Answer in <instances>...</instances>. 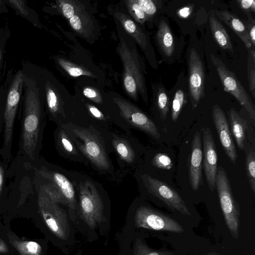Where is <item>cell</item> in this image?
I'll return each mask as SVG.
<instances>
[{
  "label": "cell",
  "instance_id": "6da1fadb",
  "mask_svg": "<svg viewBox=\"0 0 255 255\" xmlns=\"http://www.w3.org/2000/svg\"><path fill=\"white\" fill-rule=\"evenodd\" d=\"M119 42L117 52L123 66L124 87L128 96L135 101L139 94L147 103L148 98L145 82L144 61L137 49L136 43L120 25L117 26Z\"/></svg>",
  "mask_w": 255,
  "mask_h": 255
},
{
  "label": "cell",
  "instance_id": "7a4b0ae2",
  "mask_svg": "<svg viewBox=\"0 0 255 255\" xmlns=\"http://www.w3.org/2000/svg\"><path fill=\"white\" fill-rule=\"evenodd\" d=\"M61 127L90 165L101 174H115V168L109 156L111 151L101 131L93 125L84 128L70 123Z\"/></svg>",
  "mask_w": 255,
  "mask_h": 255
},
{
  "label": "cell",
  "instance_id": "3957f363",
  "mask_svg": "<svg viewBox=\"0 0 255 255\" xmlns=\"http://www.w3.org/2000/svg\"><path fill=\"white\" fill-rule=\"evenodd\" d=\"M25 80V98L22 125L21 149L31 160L38 157L45 126L38 89L33 79Z\"/></svg>",
  "mask_w": 255,
  "mask_h": 255
},
{
  "label": "cell",
  "instance_id": "277c9868",
  "mask_svg": "<svg viewBox=\"0 0 255 255\" xmlns=\"http://www.w3.org/2000/svg\"><path fill=\"white\" fill-rule=\"evenodd\" d=\"M38 173L43 179L40 185L54 200L66 207L74 221L78 205L77 173L52 165L42 166Z\"/></svg>",
  "mask_w": 255,
  "mask_h": 255
},
{
  "label": "cell",
  "instance_id": "5b68a950",
  "mask_svg": "<svg viewBox=\"0 0 255 255\" xmlns=\"http://www.w3.org/2000/svg\"><path fill=\"white\" fill-rule=\"evenodd\" d=\"M76 188L78 197L76 215L92 230L105 224L106 192L102 186L77 173Z\"/></svg>",
  "mask_w": 255,
  "mask_h": 255
},
{
  "label": "cell",
  "instance_id": "8992f818",
  "mask_svg": "<svg viewBox=\"0 0 255 255\" xmlns=\"http://www.w3.org/2000/svg\"><path fill=\"white\" fill-rule=\"evenodd\" d=\"M37 203L39 213L50 234L64 247L71 245L74 239V228L68 211L41 186Z\"/></svg>",
  "mask_w": 255,
  "mask_h": 255
},
{
  "label": "cell",
  "instance_id": "52a82bcc",
  "mask_svg": "<svg viewBox=\"0 0 255 255\" xmlns=\"http://www.w3.org/2000/svg\"><path fill=\"white\" fill-rule=\"evenodd\" d=\"M128 225L133 229L168 231L176 233L184 232L183 227L175 220L150 207L138 204L134 201L129 208Z\"/></svg>",
  "mask_w": 255,
  "mask_h": 255
},
{
  "label": "cell",
  "instance_id": "ba28073f",
  "mask_svg": "<svg viewBox=\"0 0 255 255\" xmlns=\"http://www.w3.org/2000/svg\"><path fill=\"white\" fill-rule=\"evenodd\" d=\"M216 188L224 220L231 235L239 236L240 211L233 196L227 174L222 166L217 168Z\"/></svg>",
  "mask_w": 255,
  "mask_h": 255
},
{
  "label": "cell",
  "instance_id": "9c48e42d",
  "mask_svg": "<svg viewBox=\"0 0 255 255\" xmlns=\"http://www.w3.org/2000/svg\"><path fill=\"white\" fill-rule=\"evenodd\" d=\"M113 101L119 109L120 118L119 127L127 133L131 128L141 130L155 139H159L160 134L154 122L137 107L119 97H114Z\"/></svg>",
  "mask_w": 255,
  "mask_h": 255
},
{
  "label": "cell",
  "instance_id": "30bf717a",
  "mask_svg": "<svg viewBox=\"0 0 255 255\" xmlns=\"http://www.w3.org/2000/svg\"><path fill=\"white\" fill-rule=\"evenodd\" d=\"M134 176L148 193L162 201L170 209L186 216H191L184 201L169 185L147 173L136 172Z\"/></svg>",
  "mask_w": 255,
  "mask_h": 255
},
{
  "label": "cell",
  "instance_id": "8fae6325",
  "mask_svg": "<svg viewBox=\"0 0 255 255\" xmlns=\"http://www.w3.org/2000/svg\"><path fill=\"white\" fill-rule=\"evenodd\" d=\"M23 75L21 71L16 74L7 95L4 111L3 143L0 150L5 162L11 158V149L14 123L22 90Z\"/></svg>",
  "mask_w": 255,
  "mask_h": 255
},
{
  "label": "cell",
  "instance_id": "7c38bea8",
  "mask_svg": "<svg viewBox=\"0 0 255 255\" xmlns=\"http://www.w3.org/2000/svg\"><path fill=\"white\" fill-rule=\"evenodd\" d=\"M210 58L224 91L233 96L247 111L251 118L255 120V106L235 73L229 70L219 58L213 54H211Z\"/></svg>",
  "mask_w": 255,
  "mask_h": 255
},
{
  "label": "cell",
  "instance_id": "4fadbf2b",
  "mask_svg": "<svg viewBox=\"0 0 255 255\" xmlns=\"http://www.w3.org/2000/svg\"><path fill=\"white\" fill-rule=\"evenodd\" d=\"M126 134H121L110 129L106 130L104 133L110 149L117 155L120 169L125 173L133 168L137 158L131 136Z\"/></svg>",
  "mask_w": 255,
  "mask_h": 255
},
{
  "label": "cell",
  "instance_id": "5bb4252c",
  "mask_svg": "<svg viewBox=\"0 0 255 255\" xmlns=\"http://www.w3.org/2000/svg\"><path fill=\"white\" fill-rule=\"evenodd\" d=\"M114 15L125 31L141 49L151 66L156 68L157 64L154 50L147 33L127 14L117 11Z\"/></svg>",
  "mask_w": 255,
  "mask_h": 255
},
{
  "label": "cell",
  "instance_id": "9a60e30c",
  "mask_svg": "<svg viewBox=\"0 0 255 255\" xmlns=\"http://www.w3.org/2000/svg\"><path fill=\"white\" fill-rule=\"evenodd\" d=\"M188 67L189 96L194 109L205 96V71L202 59L194 48L189 53Z\"/></svg>",
  "mask_w": 255,
  "mask_h": 255
},
{
  "label": "cell",
  "instance_id": "2e32d148",
  "mask_svg": "<svg viewBox=\"0 0 255 255\" xmlns=\"http://www.w3.org/2000/svg\"><path fill=\"white\" fill-rule=\"evenodd\" d=\"M201 130L203 147V168L209 188L213 192L216 188L218 168L216 144L209 128L202 127Z\"/></svg>",
  "mask_w": 255,
  "mask_h": 255
},
{
  "label": "cell",
  "instance_id": "e0dca14e",
  "mask_svg": "<svg viewBox=\"0 0 255 255\" xmlns=\"http://www.w3.org/2000/svg\"><path fill=\"white\" fill-rule=\"evenodd\" d=\"M212 118L222 147L231 162L235 165L237 159L236 146L225 113L218 105L213 107Z\"/></svg>",
  "mask_w": 255,
  "mask_h": 255
},
{
  "label": "cell",
  "instance_id": "ac0fdd59",
  "mask_svg": "<svg viewBox=\"0 0 255 255\" xmlns=\"http://www.w3.org/2000/svg\"><path fill=\"white\" fill-rule=\"evenodd\" d=\"M203 151L201 133L197 131L194 134L188 162L189 180L194 191H197L203 185Z\"/></svg>",
  "mask_w": 255,
  "mask_h": 255
},
{
  "label": "cell",
  "instance_id": "d6986e66",
  "mask_svg": "<svg viewBox=\"0 0 255 255\" xmlns=\"http://www.w3.org/2000/svg\"><path fill=\"white\" fill-rule=\"evenodd\" d=\"M54 137L56 150L61 156L73 162L90 165L61 126H57Z\"/></svg>",
  "mask_w": 255,
  "mask_h": 255
},
{
  "label": "cell",
  "instance_id": "ffe728a7",
  "mask_svg": "<svg viewBox=\"0 0 255 255\" xmlns=\"http://www.w3.org/2000/svg\"><path fill=\"white\" fill-rule=\"evenodd\" d=\"M214 12L220 20L223 21L234 31L248 49L254 48L245 24L236 15L226 10H216Z\"/></svg>",
  "mask_w": 255,
  "mask_h": 255
},
{
  "label": "cell",
  "instance_id": "44dd1931",
  "mask_svg": "<svg viewBox=\"0 0 255 255\" xmlns=\"http://www.w3.org/2000/svg\"><path fill=\"white\" fill-rule=\"evenodd\" d=\"M209 22L212 35L219 46L223 49L233 52V48L229 35L213 11L209 15Z\"/></svg>",
  "mask_w": 255,
  "mask_h": 255
},
{
  "label": "cell",
  "instance_id": "7402d4cb",
  "mask_svg": "<svg viewBox=\"0 0 255 255\" xmlns=\"http://www.w3.org/2000/svg\"><path fill=\"white\" fill-rule=\"evenodd\" d=\"M156 39L162 53L166 57L171 56L174 50V38L169 25L164 20H161L159 24Z\"/></svg>",
  "mask_w": 255,
  "mask_h": 255
},
{
  "label": "cell",
  "instance_id": "603a6c76",
  "mask_svg": "<svg viewBox=\"0 0 255 255\" xmlns=\"http://www.w3.org/2000/svg\"><path fill=\"white\" fill-rule=\"evenodd\" d=\"M232 132L238 147L241 150L244 149L246 132L248 129L247 121L243 119L236 110L232 108L228 112Z\"/></svg>",
  "mask_w": 255,
  "mask_h": 255
},
{
  "label": "cell",
  "instance_id": "cb8c5ba5",
  "mask_svg": "<svg viewBox=\"0 0 255 255\" xmlns=\"http://www.w3.org/2000/svg\"><path fill=\"white\" fill-rule=\"evenodd\" d=\"M7 236L10 244L20 255H43L41 246L38 243L19 239L12 233Z\"/></svg>",
  "mask_w": 255,
  "mask_h": 255
},
{
  "label": "cell",
  "instance_id": "d4e9b609",
  "mask_svg": "<svg viewBox=\"0 0 255 255\" xmlns=\"http://www.w3.org/2000/svg\"><path fill=\"white\" fill-rule=\"evenodd\" d=\"M90 16L82 8L74 16L68 19L71 27L77 32L83 36L90 34Z\"/></svg>",
  "mask_w": 255,
  "mask_h": 255
},
{
  "label": "cell",
  "instance_id": "484cf974",
  "mask_svg": "<svg viewBox=\"0 0 255 255\" xmlns=\"http://www.w3.org/2000/svg\"><path fill=\"white\" fill-rule=\"evenodd\" d=\"M128 255H173V254L168 251L151 249L141 239L135 238Z\"/></svg>",
  "mask_w": 255,
  "mask_h": 255
},
{
  "label": "cell",
  "instance_id": "4316f807",
  "mask_svg": "<svg viewBox=\"0 0 255 255\" xmlns=\"http://www.w3.org/2000/svg\"><path fill=\"white\" fill-rule=\"evenodd\" d=\"M156 101L160 117L162 121L166 119L169 109V99L164 87L161 85L157 89Z\"/></svg>",
  "mask_w": 255,
  "mask_h": 255
},
{
  "label": "cell",
  "instance_id": "83f0119b",
  "mask_svg": "<svg viewBox=\"0 0 255 255\" xmlns=\"http://www.w3.org/2000/svg\"><path fill=\"white\" fill-rule=\"evenodd\" d=\"M248 50L247 73L249 90L255 99V51L254 48Z\"/></svg>",
  "mask_w": 255,
  "mask_h": 255
},
{
  "label": "cell",
  "instance_id": "f1b7e54d",
  "mask_svg": "<svg viewBox=\"0 0 255 255\" xmlns=\"http://www.w3.org/2000/svg\"><path fill=\"white\" fill-rule=\"evenodd\" d=\"M59 65L69 75L73 77H78L82 75L94 77L93 74L88 70L74 64L71 62L63 59H58Z\"/></svg>",
  "mask_w": 255,
  "mask_h": 255
},
{
  "label": "cell",
  "instance_id": "f546056e",
  "mask_svg": "<svg viewBox=\"0 0 255 255\" xmlns=\"http://www.w3.org/2000/svg\"><path fill=\"white\" fill-rule=\"evenodd\" d=\"M125 2L128 12L136 23L141 25L148 19L136 0H127Z\"/></svg>",
  "mask_w": 255,
  "mask_h": 255
},
{
  "label": "cell",
  "instance_id": "4dcf8cb0",
  "mask_svg": "<svg viewBox=\"0 0 255 255\" xmlns=\"http://www.w3.org/2000/svg\"><path fill=\"white\" fill-rule=\"evenodd\" d=\"M185 95L181 89L174 94L171 108V119L173 122L177 121L184 105L186 103Z\"/></svg>",
  "mask_w": 255,
  "mask_h": 255
},
{
  "label": "cell",
  "instance_id": "1f68e13d",
  "mask_svg": "<svg viewBox=\"0 0 255 255\" xmlns=\"http://www.w3.org/2000/svg\"><path fill=\"white\" fill-rule=\"evenodd\" d=\"M246 170L252 191L255 193V152L251 151L246 157Z\"/></svg>",
  "mask_w": 255,
  "mask_h": 255
},
{
  "label": "cell",
  "instance_id": "d6a6232c",
  "mask_svg": "<svg viewBox=\"0 0 255 255\" xmlns=\"http://www.w3.org/2000/svg\"><path fill=\"white\" fill-rule=\"evenodd\" d=\"M73 0H59L57 1L59 7L62 14L68 19L81 10L82 5Z\"/></svg>",
  "mask_w": 255,
  "mask_h": 255
},
{
  "label": "cell",
  "instance_id": "836d02e7",
  "mask_svg": "<svg viewBox=\"0 0 255 255\" xmlns=\"http://www.w3.org/2000/svg\"><path fill=\"white\" fill-rule=\"evenodd\" d=\"M151 163L154 167L164 170H170L173 166L170 158L162 153H158L154 155L151 159Z\"/></svg>",
  "mask_w": 255,
  "mask_h": 255
},
{
  "label": "cell",
  "instance_id": "e575fe53",
  "mask_svg": "<svg viewBox=\"0 0 255 255\" xmlns=\"http://www.w3.org/2000/svg\"><path fill=\"white\" fill-rule=\"evenodd\" d=\"M146 15L147 19L153 16L157 11V6L154 1L151 0H136Z\"/></svg>",
  "mask_w": 255,
  "mask_h": 255
},
{
  "label": "cell",
  "instance_id": "d590c367",
  "mask_svg": "<svg viewBox=\"0 0 255 255\" xmlns=\"http://www.w3.org/2000/svg\"><path fill=\"white\" fill-rule=\"evenodd\" d=\"M237 2L240 8L246 13L248 16L251 12H255V1L253 0H237Z\"/></svg>",
  "mask_w": 255,
  "mask_h": 255
},
{
  "label": "cell",
  "instance_id": "8d00e7d4",
  "mask_svg": "<svg viewBox=\"0 0 255 255\" xmlns=\"http://www.w3.org/2000/svg\"><path fill=\"white\" fill-rule=\"evenodd\" d=\"M246 27L249 33L251 42L253 47L255 45V20L251 16L248 15L247 21H245Z\"/></svg>",
  "mask_w": 255,
  "mask_h": 255
},
{
  "label": "cell",
  "instance_id": "74e56055",
  "mask_svg": "<svg viewBox=\"0 0 255 255\" xmlns=\"http://www.w3.org/2000/svg\"><path fill=\"white\" fill-rule=\"evenodd\" d=\"M84 95L93 102L97 104H102L103 99L100 94L95 89L87 87L83 90Z\"/></svg>",
  "mask_w": 255,
  "mask_h": 255
},
{
  "label": "cell",
  "instance_id": "f35d334b",
  "mask_svg": "<svg viewBox=\"0 0 255 255\" xmlns=\"http://www.w3.org/2000/svg\"><path fill=\"white\" fill-rule=\"evenodd\" d=\"M8 1L15 7L21 14L25 16L28 15V11L23 1L20 0H10Z\"/></svg>",
  "mask_w": 255,
  "mask_h": 255
},
{
  "label": "cell",
  "instance_id": "ab89813d",
  "mask_svg": "<svg viewBox=\"0 0 255 255\" xmlns=\"http://www.w3.org/2000/svg\"><path fill=\"white\" fill-rule=\"evenodd\" d=\"M4 182V168L2 164L0 161V197L2 194Z\"/></svg>",
  "mask_w": 255,
  "mask_h": 255
},
{
  "label": "cell",
  "instance_id": "60d3db41",
  "mask_svg": "<svg viewBox=\"0 0 255 255\" xmlns=\"http://www.w3.org/2000/svg\"><path fill=\"white\" fill-rule=\"evenodd\" d=\"M191 11V8L190 7H184L180 9L178 13L180 16L186 17L190 14Z\"/></svg>",
  "mask_w": 255,
  "mask_h": 255
},
{
  "label": "cell",
  "instance_id": "b9f144b4",
  "mask_svg": "<svg viewBox=\"0 0 255 255\" xmlns=\"http://www.w3.org/2000/svg\"><path fill=\"white\" fill-rule=\"evenodd\" d=\"M9 251L6 243L0 237V253H7Z\"/></svg>",
  "mask_w": 255,
  "mask_h": 255
},
{
  "label": "cell",
  "instance_id": "7bdbcfd3",
  "mask_svg": "<svg viewBox=\"0 0 255 255\" xmlns=\"http://www.w3.org/2000/svg\"><path fill=\"white\" fill-rule=\"evenodd\" d=\"M219 255L218 253H215V252H212V253H209L208 255Z\"/></svg>",
  "mask_w": 255,
  "mask_h": 255
},
{
  "label": "cell",
  "instance_id": "ee69618b",
  "mask_svg": "<svg viewBox=\"0 0 255 255\" xmlns=\"http://www.w3.org/2000/svg\"><path fill=\"white\" fill-rule=\"evenodd\" d=\"M81 255V252H79L75 254V255Z\"/></svg>",
  "mask_w": 255,
  "mask_h": 255
},
{
  "label": "cell",
  "instance_id": "f6af8a7d",
  "mask_svg": "<svg viewBox=\"0 0 255 255\" xmlns=\"http://www.w3.org/2000/svg\"><path fill=\"white\" fill-rule=\"evenodd\" d=\"M0 59H1V52L0 49Z\"/></svg>",
  "mask_w": 255,
  "mask_h": 255
},
{
  "label": "cell",
  "instance_id": "bcb514c9",
  "mask_svg": "<svg viewBox=\"0 0 255 255\" xmlns=\"http://www.w3.org/2000/svg\"><path fill=\"white\" fill-rule=\"evenodd\" d=\"M1 126H0V130H1Z\"/></svg>",
  "mask_w": 255,
  "mask_h": 255
},
{
  "label": "cell",
  "instance_id": "7dc6e473",
  "mask_svg": "<svg viewBox=\"0 0 255 255\" xmlns=\"http://www.w3.org/2000/svg\"></svg>",
  "mask_w": 255,
  "mask_h": 255
}]
</instances>
